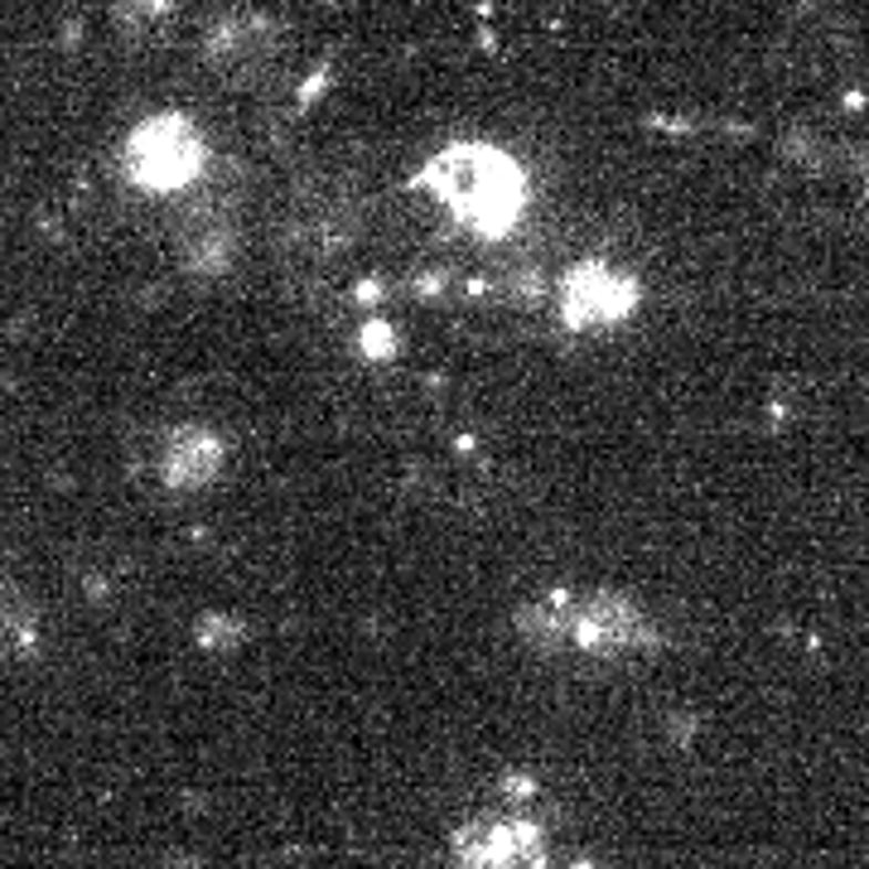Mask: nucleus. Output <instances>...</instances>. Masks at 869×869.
Masks as SVG:
<instances>
[{
    "label": "nucleus",
    "instance_id": "nucleus-1",
    "mask_svg": "<svg viewBox=\"0 0 869 869\" xmlns=\"http://www.w3.org/2000/svg\"><path fill=\"white\" fill-rule=\"evenodd\" d=\"M421 184L435 194V204L454 223H464L478 237H503L527 208V174H521V165L507 151L484 141L445 145L425 165Z\"/></svg>",
    "mask_w": 869,
    "mask_h": 869
},
{
    "label": "nucleus",
    "instance_id": "nucleus-2",
    "mask_svg": "<svg viewBox=\"0 0 869 869\" xmlns=\"http://www.w3.org/2000/svg\"><path fill=\"white\" fill-rule=\"evenodd\" d=\"M122 169L145 194H189L208 169V145L189 116L159 112L126 136Z\"/></svg>",
    "mask_w": 869,
    "mask_h": 869
},
{
    "label": "nucleus",
    "instance_id": "nucleus-3",
    "mask_svg": "<svg viewBox=\"0 0 869 869\" xmlns=\"http://www.w3.org/2000/svg\"><path fill=\"white\" fill-rule=\"evenodd\" d=\"M237 247H242V189L208 165L179 213V261L189 276L213 280L232 266Z\"/></svg>",
    "mask_w": 869,
    "mask_h": 869
},
{
    "label": "nucleus",
    "instance_id": "nucleus-4",
    "mask_svg": "<svg viewBox=\"0 0 869 869\" xmlns=\"http://www.w3.org/2000/svg\"><path fill=\"white\" fill-rule=\"evenodd\" d=\"M652 638H658V628H652V619L628 594L566 590V633H560V648L613 662V658H633V652L652 648Z\"/></svg>",
    "mask_w": 869,
    "mask_h": 869
},
{
    "label": "nucleus",
    "instance_id": "nucleus-5",
    "mask_svg": "<svg viewBox=\"0 0 869 869\" xmlns=\"http://www.w3.org/2000/svg\"><path fill=\"white\" fill-rule=\"evenodd\" d=\"M204 59L223 83H237V87L257 83L280 59V24L271 15H261V10H232V15H223L208 30Z\"/></svg>",
    "mask_w": 869,
    "mask_h": 869
},
{
    "label": "nucleus",
    "instance_id": "nucleus-6",
    "mask_svg": "<svg viewBox=\"0 0 869 869\" xmlns=\"http://www.w3.org/2000/svg\"><path fill=\"white\" fill-rule=\"evenodd\" d=\"M638 310V280L613 266H575L560 286V314L570 329H609Z\"/></svg>",
    "mask_w": 869,
    "mask_h": 869
},
{
    "label": "nucleus",
    "instance_id": "nucleus-7",
    "mask_svg": "<svg viewBox=\"0 0 869 869\" xmlns=\"http://www.w3.org/2000/svg\"><path fill=\"white\" fill-rule=\"evenodd\" d=\"M223 464H227V439L208 431V425H179L159 445V478L174 493L208 488L223 474Z\"/></svg>",
    "mask_w": 869,
    "mask_h": 869
},
{
    "label": "nucleus",
    "instance_id": "nucleus-8",
    "mask_svg": "<svg viewBox=\"0 0 869 869\" xmlns=\"http://www.w3.org/2000/svg\"><path fill=\"white\" fill-rule=\"evenodd\" d=\"M348 198H333V204L324 208L314 198H300L296 218H290V247H304V257L310 251H339L353 242V218H348Z\"/></svg>",
    "mask_w": 869,
    "mask_h": 869
},
{
    "label": "nucleus",
    "instance_id": "nucleus-9",
    "mask_svg": "<svg viewBox=\"0 0 869 869\" xmlns=\"http://www.w3.org/2000/svg\"><path fill=\"white\" fill-rule=\"evenodd\" d=\"M34 648H39V609L15 584L0 580V666L34 658Z\"/></svg>",
    "mask_w": 869,
    "mask_h": 869
},
{
    "label": "nucleus",
    "instance_id": "nucleus-10",
    "mask_svg": "<svg viewBox=\"0 0 869 869\" xmlns=\"http://www.w3.org/2000/svg\"><path fill=\"white\" fill-rule=\"evenodd\" d=\"M541 865V846L531 840L527 826H498L484 840H474L464 855V869H531Z\"/></svg>",
    "mask_w": 869,
    "mask_h": 869
},
{
    "label": "nucleus",
    "instance_id": "nucleus-11",
    "mask_svg": "<svg viewBox=\"0 0 869 869\" xmlns=\"http://www.w3.org/2000/svg\"><path fill=\"white\" fill-rule=\"evenodd\" d=\"M169 6L174 0H116V24H122L126 34H145L169 15Z\"/></svg>",
    "mask_w": 869,
    "mask_h": 869
}]
</instances>
